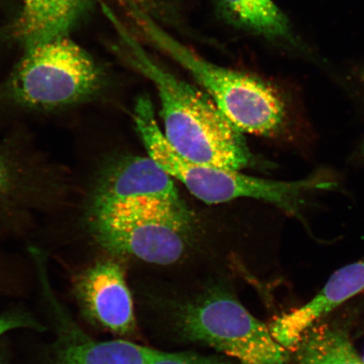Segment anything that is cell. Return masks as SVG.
I'll return each mask as SVG.
<instances>
[{
	"instance_id": "6da1fadb",
	"label": "cell",
	"mask_w": 364,
	"mask_h": 364,
	"mask_svg": "<svg viewBox=\"0 0 364 364\" xmlns=\"http://www.w3.org/2000/svg\"><path fill=\"white\" fill-rule=\"evenodd\" d=\"M125 48L127 61L151 81L161 101L164 136L180 156L202 165L240 171L252 154L242 133L206 93L159 65L129 28L107 12Z\"/></svg>"
},
{
	"instance_id": "7a4b0ae2",
	"label": "cell",
	"mask_w": 364,
	"mask_h": 364,
	"mask_svg": "<svg viewBox=\"0 0 364 364\" xmlns=\"http://www.w3.org/2000/svg\"><path fill=\"white\" fill-rule=\"evenodd\" d=\"M125 6L141 36L188 71L236 129L262 136L283 130L285 104L269 84L206 60L167 33L135 0H125Z\"/></svg>"
},
{
	"instance_id": "3957f363",
	"label": "cell",
	"mask_w": 364,
	"mask_h": 364,
	"mask_svg": "<svg viewBox=\"0 0 364 364\" xmlns=\"http://www.w3.org/2000/svg\"><path fill=\"white\" fill-rule=\"evenodd\" d=\"M134 119L149 156L168 175L180 181L196 198L208 204L254 198L274 204L289 215L300 218L309 193L332 190L338 186L324 174L295 181H277L189 161L167 142L147 95L136 100Z\"/></svg>"
},
{
	"instance_id": "277c9868",
	"label": "cell",
	"mask_w": 364,
	"mask_h": 364,
	"mask_svg": "<svg viewBox=\"0 0 364 364\" xmlns=\"http://www.w3.org/2000/svg\"><path fill=\"white\" fill-rule=\"evenodd\" d=\"M181 338L207 345L240 364H288L289 354L231 290L212 286L166 304Z\"/></svg>"
},
{
	"instance_id": "5b68a950",
	"label": "cell",
	"mask_w": 364,
	"mask_h": 364,
	"mask_svg": "<svg viewBox=\"0 0 364 364\" xmlns=\"http://www.w3.org/2000/svg\"><path fill=\"white\" fill-rule=\"evenodd\" d=\"M102 80L92 57L66 36L26 48L0 95L18 106L53 110L86 101Z\"/></svg>"
},
{
	"instance_id": "8992f818",
	"label": "cell",
	"mask_w": 364,
	"mask_h": 364,
	"mask_svg": "<svg viewBox=\"0 0 364 364\" xmlns=\"http://www.w3.org/2000/svg\"><path fill=\"white\" fill-rule=\"evenodd\" d=\"M191 218L159 211H129L91 218V231L107 252L156 265H172L183 257Z\"/></svg>"
},
{
	"instance_id": "52a82bcc",
	"label": "cell",
	"mask_w": 364,
	"mask_h": 364,
	"mask_svg": "<svg viewBox=\"0 0 364 364\" xmlns=\"http://www.w3.org/2000/svg\"><path fill=\"white\" fill-rule=\"evenodd\" d=\"M139 210L191 218L171 176L149 156L126 159L108 170L93 196L90 220Z\"/></svg>"
},
{
	"instance_id": "ba28073f",
	"label": "cell",
	"mask_w": 364,
	"mask_h": 364,
	"mask_svg": "<svg viewBox=\"0 0 364 364\" xmlns=\"http://www.w3.org/2000/svg\"><path fill=\"white\" fill-rule=\"evenodd\" d=\"M75 294L82 313L94 324L121 336L135 331L133 298L117 262H98L81 273Z\"/></svg>"
},
{
	"instance_id": "9c48e42d",
	"label": "cell",
	"mask_w": 364,
	"mask_h": 364,
	"mask_svg": "<svg viewBox=\"0 0 364 364\" xmlns=\"http://www.w3.org/2000/svg\"><path fill=\"white\" fill-rule=\"evenodd\" d=\"M364 290V258L335 272L311 301L277 318L268 326L286 349L295 348L304 332L347 300Z\"/></svg>"
},
{
	"instance_id": "30bf717a",
	"label": "cell",
	"mask_w": 364,
	"mask_h": 364,
	"mask_svg": "<svg viewBox=\"0 0 364 364\" xmlns=\"http://www.w3.org/2000/svg\"><path fill=\"white\" fill-rule=\"evenodd\" d=\"M95 0H22L16 31L26 48L66 36Z\"/></svg>"
},
{
	"instance_id": "8fae6325",
	"label": "cell",
	"mask_w": 364,
	"mask_h": 364,
	"mask_svg": "<svg viewBox=\"0 0 364 364\" xmlns=\"http://www.w3.org/2000/svg\"><path fill=\"white\" fill-rule=\"evenodd\" d=\"M225 21L270 40L294 43L288 18L272 0H215Z\"/></svg>"
},
{
	"instance_id": "7c38bea8",
	"label": "cell",
	"mask_w": 364,
	"mask_h": 364,
	"mask_svg": "<svg viewBox=\"0 0 364 364\" xmlns=\"http://www.w3.org/2000/svg\"><path fill=\"white\" fill-rule=\"evenodd\" d=\"M295 348L297 364H364L347 332L334 325H314Z\"/></svg>"
},
{
	"instance_id": "4fadbf2b",
	"label": "cell",
	"mask_w": 364,
	"mask_h": 364,
	"mask_svg": "<svg viewBox=\"0 0 364 364\" xmlns=\"http://www.w3.org/2000/svg\"><path fill=\"white\" fill-rule=\"evenodd\" d=\"M154 351L125 340H75L63 348L60 364H149Z\"/></svg>"
},
{
	"instance_id": "5bb4252c",
	"label": "cell",
	"mask_w": 364,
	"mask_h": 364,
	"mask_svg": "<svg viewBox=\"0 0 364 364\" xmlns=\"http://www.w3.org/2000/svg\"><path fill=\"white\" fill-rule=\"evenodd\" d=\"M28 186V176L15 159L0 152V209L15 203Z\"/></svg>"
},
{
	"instance_id": "9a60e30c",
	"label": "cell",
	"mask_w": 364,
	"mask_h": 364,
	"mask_svg": "<svg viewBox=\"0 0 364 364\" xmlns=\"http://www.w3.org/2000/svg\"><path fill=\"white\" fill-rule=\"evenodd\" d=\"M149 364H231L221 358L193 353H166L154 350Z\"/></svg>"
},
{
	"instance_id": "2e32d148",
	"label": "cell",
	"mask_w": 364,
	"mask_h": 364,
	"mask_svg": "<svg viewBox=\"0 0 364 364\" xmlns=\"http://www.w3.org/2000/svg\"><path fill=\"white\" fill-rule=\"evenodd\" d=\"M35 323L29 318L18 315L0 316V336L8 331L20 328H33Z\"/></svg>"
},
{
	"instance_id": "e0dca14e",
	"label": "cell",
	"mask_w": 364,
	"mask_h": 364,
	"mask_svg": "<svg viewBox=\"0 0 364 364\" xmlns=\"http://www.w3.org/2000/svg\"><path fill=\"white\" fill-rule=\"evenodd\" d=\"M362 359H363V363H364V355H363V358H362Z\"/></svg>"
},
{
	"instance_id": "ac0fdd59",
	"label": "cell",
	"mask_w": 364,
	"mask_h": 364,
	"mask_svg": "<svg viewBox=\"0 0 364 364\" xmlns=\"http://www.w3.org/2000/svg\"><path fill=\"white\" fill-rule=\"evenodd\" d=\"M0 364H2L1 363H0Z\"/></svg>"
}]
</instances>
